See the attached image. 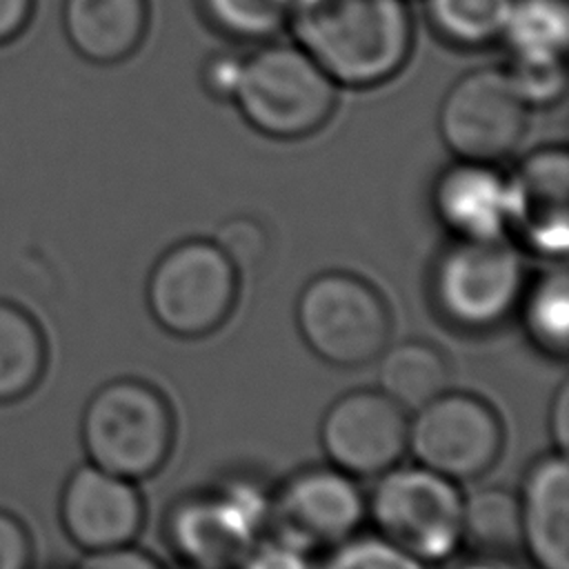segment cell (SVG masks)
<instances>
[{"label": "cell", "mask_w": 569, "mask_h": 569, "mask_svg": "<svg viewBox=\"0 0 569 569\" xmlns=\"http://www.w3.org/2000/svg\"><path fill=\"white\" fill-rule=\"evenodd\" d=\"M287 27L336 84L358 89L393 78L413 42L407 0H291Z\"/></svg>", "instance_id": "obj_1"}, {"label": "cell", "mask_w": 569, "mask_h": 569, "mask_svg": "<svg viewBox=\"0 0 569 569\" xmlns=\"http://www.w3.org/2000/svg\"><path fill=\"white\" fill-rule=\"evenodd\" d=\"M231 100L260 133L293 140L327 122L336 107V82L298 44L271 42L242 58Z\"/></svg>", "instance_id": "obj_2"}, {"label": "cell", "mask_w": 569, "mask_h": 569, "mask_svg": "<svg viewBox=\"0 0 569 569\" xmlns=\"http://www.w3.org/2000/svg\"><path fill=\"white\" fill-rule=\"evenodd\" d=\"M173 418L164 398L140 380L100 387L82 413V445L91 465L127 478L151 476L169 456Z\"/></svg>", "instance_id": "obj_3"}, {"label": "cell", "mask_w": 569, "mask_h": 569, "mask_svg": "<svg viewBox=\"0 0 569 569\" xmlns=\"http://www.w3.org/2000/svg\"><path fill=\"white\" fill-rule=\"evenodd\" d=\"M462 500L453 480L420 465L387 469L369 509L385 540L420 562H436L460 542Z\"/></svg>", "instance_id": "obj_4"}, {"label": "cell", "mask_w": 569, "mask_h": 569, "mask_svg": "<svg viewBox=\"0 0 569 569\" xmlns=\"http://www.w3.org/2000/svg\"><path fill=\"white\" fill-rule=\"evenodd\" d=\"M236 269L213 240L171 247L153 267L147 302L162 329L200 338L218 329L236 300Z\"/></svg>", "instance_id": "obj_5"}, {"label": "cell", "mask_w": 569, "mask_h": 569, "mask_svg": "<svg viewBox=\"0 0 569 569\" xmlns=\"http://www.w3.org/2000/svg\"><path fill=\"white\" fill-rule=\"evenodd\" d=\"M298 327L305 342L327 362L358 367L378 358L389 340V311L360 278L322 273L298 300Z\"/></svg>", "instance_id": "obj_6"}, {"label": "cell", "mask_w": 569, "mask_h": 569, "mask_svg": "<svg viewBox=\"0 0 569 569\" xmlns=\"http://www.w3.org/2000/svg\"><path fill=\"white\" fill-rule=\"evenodd\" d=\"M527 113L505 67H480L451 84L438 111V129L458 160L496 164L520 142Z\"/></svg>", "instance_id": "obj_7"}, {"label": "cell", "mask_w": 569, "mask_h": 569, "mask_svg": "<svg viewBox=\"0 0 569 569\" xmlns=\"http://www.w3.org/2000/svg\"><path fill=\"white\" fill-rule=\"evenodd\" d=\"M522 289V262L502 238H458L438 260L433 296L440 311L456 325L485 329L500 322Z\"/></svg>", "instance_id": "obj_8"}, {"label": "cell", "mask_w": 569, "mask_h": 569, "mask_svg": "<svg viewBox=\"0 0 569 569\" xmlns=\"http://www.w3.org/2000/svg\"><path fill=\"white\" fill-rule=\"evenodd\" d=\"M416 411L407 447L422 467L449 480H469L496 462L502 427L487 402L442 391Z\"/></svg>", "instance_id": "obj_9"}, {"label": "cell", "mask_w": 569, "mask_h": 569, "mask_svg": "<svg viewBox=\"0 0 569 569\" xmlns=\"http://www.w3.org/2000/svg\"><path fill=\"white\" fill-rule=\"evenodd\" d=\"M269 505L249 487L180 500L167 518L173 551L191 569H238L256 545Z\"/></svg>", "instance_id": "obj_10"}, {"label": "cell", "mask_w": 569, "mask_h": 569, "mask_svg": "<svg viewBox=\"0 0 569 569\" xmlns=\"http://www.w3.org/2000/svg\"><path fill=\"white\" fill-rule=\"evenodd\" d=\"M365 500L340 469H305L291 476L269 502L276 540L300 551L336 547L362 522Z\"/></svg>", "instance_id": "obj_11"}, {"label": "cell", "mask_w": 569, "mask_h": 569, "mask_svg": "<svg viewBox=\"0 0 569 569\" xmlns=\"http://www.w3.org/2000/svg\"><path fill=\"white\" fill-rule=\"evenodd\" d=\"M405 409L382 391L360 389L336 400L320 425V442L347 476H378L407 449Z\"/></svg>", "instance_id": "obj_12"}, {"label": "cell", "mask_w": 569, "mask_h": 569, "mask_svg": "<svg viewBox=\"0 0 569 569\" xmlns=\"http://www.w3.org/2000/svg\"><path fill=\"white\" fill-rule=\"evenodd\" d=\"M509 227L542 256H565L569 247V153L540 147L520 160L511 178Z\"/></svg>", "instance_id": "obj_13"}, {"label": "cell", "mask_w": 569, "mask_h": 569, "mask_svg": "<svg viewBox=\"0 0 569 569\" xmlns=\"http://www.w3.org/2000/svg\"><path fill=\"white\" fill-rule=\"evenodd\" d=\"M60 520L84 551L129 545L144 520V507L131 480L96 465L78 467L60 493Z\"/></svg>", "instance_id": "obj_14"}, {"label": "cell", "mask_w": 569, "mask_h": 569, "mask_svg": "<svg viewBox=\"0 0 569 569\" xmlns=\"http://www.w3.org/2000/svg\"><path fill=\"white\" fill-rule=\"evenodd\" d=\"M433 207L458 238L493 240L509 227L507 178L491 162L458 160L433 189Z\"/></svg>", "instance_id": "obj_15"}, {"label": "cell", "mask_w": 569, "mask_h": 569, "mask_svg": "<svg viewBox=\"0 0 569 569\" xmlns=\"http://www.w3.org/2000/svg\"><path fill=\"white\" fill-rule=\"evenodd\" d=\"M520 505L522 547L538 569H569V469L565 453L531 465Z\"/></svg>", "instance_id": "obj_16"}, {"label": "cell", "mask_w": 569, "mask_h": 569, "mask_svg": "<svg viewBox=\"0 0 569 569\" xmlns=\"http://www.w3.org/2000/svg\"><path fill=\"white\" fill-rule=\"evenodd\" d=\"M147 0H64L62 22L71 47L87 60L129 58L144 38Z\"/></svg>", "instance_id": "obj_17"}, {"label": "cell", "mask_w": 569, "mask_h": 569, "mask_svg": "<svg viewBox=\"0 0 569 569\" xmlns=\"http://www.w3.org/2000/svg\"><path fill=\"white\" fill-rule=\"evenodd\" d=\"M44 365L47 345L36 320L18 305L0 300V402L33 391Z\"/></svg>", "instance_id": "obj_18"}, {"label": "cell", "mask_w": 569, "mask_h": 569, "mask_svg": "<svg viewBox=\"0 0 569 569\" xmlns=\"http://www.w3.org/2000/svg\"><path fill=\"white\" fill-rule=\"evenodd\" d=\"M460 540L476 556L509 558L522 547L518 498L505 489H480L465 498Z\"/></svg>", "instance_id": "obj_19"}, {"label": "cell", "mask_w": 569, "mask_h": 569, "mask_svg": "<svg viewBox=\"0 0 569 569\" xmlns=\"http://www.w3.org/2000/svg\"><path fill=\"white\" fill-rule=\"evenodd\" d=\"M380 391L402 409H420L447 387V365L438 349L425 342L391 347L378 369Z\"/></svg>", "instance_id": "obj_20"}, {"label": "cell", "mask_w": 569, "mask_h": 569, "mask_svg": "<svg viewBox=\"0 0 569 569\" xmlns=\"http://www.w3.org/2000/svg\"><path fill=\"white\" fill-rule=\"evenodd\" d=\"M509 56H565L567 0H513L502 38Z\"/></svg>", "instance_id": "obj_21"}, {"label": "cell", "mask_w": 569, "mask_h": 569, "mask_svg": "<svg viewBox=\"0 0 569 569\" xmlns=\"http://www.w3.org/2000/svg\"><path fill=\"white\" fill-rule=\"evenodd\" d=\"M513 0H425L433 31L462 49H478L502 38Z\"/></svg>", "instance_id": "obj_22"}, {"label": "cell", "mask_w": 569, "mask_h": 569, "mask_svg": "<svg viewBox=\"0 0 569 569\" xmlns=\"http://www.w3.org/2000/svg\"><path fill=\"white\" fill-rule=\"evenodd\" d=\"M525 325L531 340L553 353L565 356L569 345V280L562 267L542 273L525 302Z\"/></svg>", "instance_id": "obj_23"}, {"label": "cell", "mask_w": 569, "mask_h": 569, "mask_svg": "<svg viewBox=\"0 0 569 569\" xmlns=\"http://www.w3.org/2000/svg\"><path fill=\"white\" fill-rule=\"evenodd\" d=\"M291 0H200L207 20L240 40L271 38L287 24Z\"/></svg>", "instance_id": "obj_24"}, {"label": "cell", "mask_w": 569, "mask_h": 569, "mask_svg": "<svg viewBox=\"0 0 569 569\" xmlns=\"http://www.w3.org/2000/svg\"><path fill=\"white\" fill-rule=\"evenodd\" d=\"M565 56H509L505 67L527 107H547L562 98L567 87Z\"/></svg>", "instance_id": "obj_25"}, {"label": "cell", "mask_w": 569, "mask_h": 569, "mask_svg": "<svg viewBox=\"0 0 569 569\" xmlns=\"http://www.w3.org/2000/svg\"><path fill=\"white\" fill-rule=\"evenodd\" d=\"M325 569H422V562L382 536H362L336 545Z\"/></svg>", "instance_id": "obj_26"}, {"label": "cell", "mask_w": 569, "mask_h": 569, "mask_svg": "<svg viewBox=\"0 0 569 569\" xmlns=\"http://www.w3.org/2000/svg\"><path fill=\"white\" fill-rule=\"evenodd\" d=\"M213 242L227 256L236 271L258 267L267 253V233L262 224L244 216L231 218L220 224Z\"/></svg>", "instance_id": "obj_27"}, {"label": "cell", "mask_w": 569, "mask_h": 569, "mask_svg": "<svg viewBox=\"0 0 569 569\" xmlns=\"http://www.w3.org/2000/svg\"><path fill=\"white\" fill-rule=\"evenodd\" d=\"M33 547L27 527L0 509V569H31Z\"/></svg>", "instance_id": "obj_28"}, {"label": "cell", "mask_w": 569, "mask_h": 569, "mask_svg": "<svg viewBox=\"0 0 569 569\" xmlns=\"http://www.w3.org/2000/svg\"><path fill=\"white\" fill-rule=\"evenodd\" d=\"M240 71H242L240 56L216 53L202 67V84L211 96L220 100H231L240 80Z\"/></svg>", "instance_id": "obj_29"}, {"label": "cell", "mask_w": 569, "mask_h": 569, "mask_svg": "<svg viewBox=\"0 0 569 569\" xmlns=\"http://www.w3.org/2000/svg\"><path fill=\"white\" fill-rule=\"evenodd\" d=\"M76 569H160V565L149 553L122 545L87 551Z\"/></svg>", "instance_id": "obj_30"}, {"label": "cell", "mask_w": 569, "mask_h": 569, "mask_svg": "<svg viewBox=\"0 0 569 569\" xmlns=\"http://www.w3.org/2000/svg\"><path fill=\"white\" fill-rule=\"evenodd\" d=\"M238 569H309V562L305 558V551L273 540L260 547L253 545V549Z\"/></svg>", "instance_id": "obj_31"}, {"label": "cell", "mask_w": 569, "mask_h": 569, "mask_svg": "<svg viewBox=\"0 0 569 569\" xmlns=\"http://www.w3.org/2000/svg\"><path fill=\"white\" fill-rule=\"evenodd\" d=\"M33 0H0V42L13 38L27 24Z\"/></svg>", "instance_id": "obj_32"}, {"label": "cell", "mask_w": 569, "mask_h": 569, "mask_svg": "<svg viewBox=\"0 0 569 569\" xmlns=\"http://www.w3.org/2000/svg\"><path fill=\"white\" fill-rule=\"evenodd\" d=\"M549 422H551V436L556 440V447L560 449V453H565L569 442V387L567 385H562L553 396Z\"/></svg>", "instance_id": "obj_33"}, {"label": "cell", "mask_w": 569, "mask_h": 569, "mask_svg": "<svg viewBox=\"0 0 569 569\" xmlns=\"http://www.w3.org/2000/svg\"><path fill=\"white\" fill-rule=\"evenodd\" d=\"M456 569H513L509 558H489V556H473L471 560L462 562Z\"/></svg>", "instance_id": "obj_34"}]
</instances>
